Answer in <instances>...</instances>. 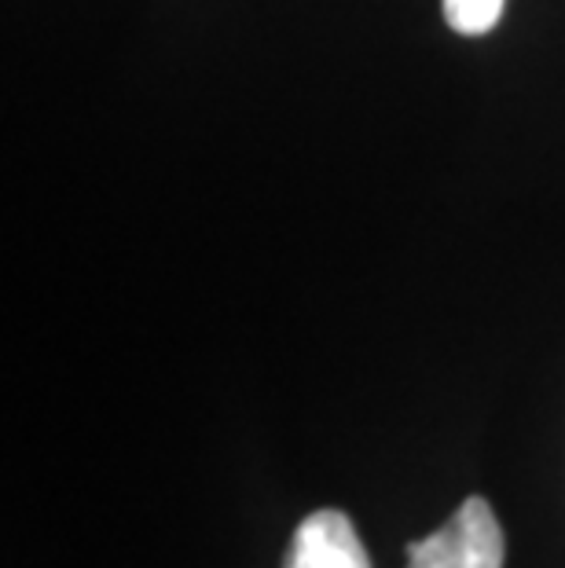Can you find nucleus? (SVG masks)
<instances>
[{"label": "nucleus", "mask_w": 565, "mask_h": 568, "mask_svg": "<svg viewBox=\"0 0 565 568\" xmlns=\"http://www.w3.org/2000/svg\"><path fill=\"white\" fill-rule=\"evenodd\" d=\"M507 0H444V19L463 38H481L500 22Z\"/></svg>", "instance_id": "obj_3"}, {"label": "nucleus", "mask_w": 565, "mask_h": 568, "mask_svg": "<svg viewBox=\"0 0 565 568\" xmlns=\"http://www.w3.org/2000/svg\"><path fill=\"white\" fill-rule=\"evenodd\" d=\"M283 568H371V558L342 510H316L297 525Z\"/></svg>", "instance_id": "obj_2"}, {"label": "nucleus", "mask_w": 565, "mask_h": 568, "mask_svg": "<svg viewBox=\"0 0 565 568\" xmlns=\"http://www.w3.org/2000/svg\"><path fill=\"white\" fill-rule=\"evenodd\" d=\"M507 539L488 499L471 495L434 536L407 542V568H503Z\"/></svg>", "instance_id": "obj_1"}]
</instances>
